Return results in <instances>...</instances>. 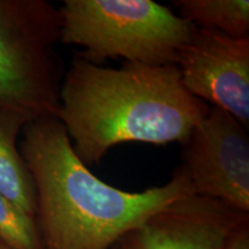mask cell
<instances>
[{
    "label": "cell",
    "mask_w": 249,
    "mask_h": 249,
    "mask_svg": "<svg viewBox=\"0 0 249 249\" xmlns=\"http://www.w3.org/2000/svg\"><path fill=\"white\" fill-rule=\"evenodd\" d=\"M0 249H11V248H9L7 245H5L2 241H0Z\"/></svg>",
    "instance_id": "7c38bea8"
},
{
    "label": "cell",
    "mask_w": 249,
    "mask_h": 249,
    "mask_svg": "<svg viewBox=\"0 0 249 249\" xmlns=\"http://www.w3.org/2000/svg\"><path fill=\"white\" fill-rule=\"evenodd\" d=\"M249 213L207 196L174 201L127 233L119 249H223Z\"/></svg>",
    "instance_id": "52a82bcc"
},
{
    "label": "cell",
    "mask_w": 249,
    "mask_h": 249,
    "mask_svg": "<svg viewBox=\"0 0 249 249\" xmlns=\"http://www.w3.org/2000/svg\"><path fill=\"white\" fill-rule=\"evenodd\" d=\"M185 88L249 126V37L196 28L178 64Z\"/></svg>",
    "instance_id": "8992f818"
},
{
    "label": "cell",
    "mask_w": 249,
    "mask_h": 249,
    "mask_svg": "<svg viewBox=\"0 0 249 249\" xmlns=\"http://www.w3.org/2000/svg\"><path fill=\"white\" fill-rule=\"evenodd\" d=\"M29 121L20 112L0 107V193L35 218V186L18 145V135Z\"/></svg>",
    "instance_id": "ba28073f"
},
{
    "label": "cell",
    "mask_w": 249,
    "mask_h": 249,
    "mask_svg": "<svg viewBox=\"0 0 249 249\" xmlns=\"http://www.w3.org/2000/svg\"><path fill=\"white\" fill-rule=\"evenodd\" d=\"M208 110L185 88L177 65L112 68L80 55L62 77L57 118L88 166L121 143L183 144Z\"/></svg>",
    "instance_id": "7a4b0ae2"
},
{
    "label": "cell",
    "mask_w": 249,
    "mask_h": 249,
    "mask_svg": "<svg viewBox=\"0 0 249 249\" xmlns=\"http://www.w3.org/2000/svg\"><path fill=\"white\" fill-rule=\"evenodd\" d=\"M179 17L196 28L234 38L249 37L248 0H174Z\"/></svg>",
    "instance_id": "9c48e42d"
},
{
    "label": "cell",
    "mask_w": 249,
    "mask_h": 249,
    "mask_svg": "<svg viewBox=\"0 0 249 249\" xmlns=\"http://www.w3.org/2000/svg\"><path fill=\"white\" fill-rule=\"evenodd\" d=\"M223 249H249V220L232 232Z\"/></svg>",
    "instance_id": "8fae6325"
},
{
    "label": "cell",
    "mask_w": 249,
    "mask_h": 249,
    "mask_svg": "<svg viewBox=\"0 0 249 249\" xmlns=\"http://www.w3.org/2000/svg\"><path fill=\"white\" fill-rule=\"evenodd\" d=\"M60 43L85 49L98 64L123 58L130 64H178L196 27L154 0H65L59 7Z\"/></svg>",
    "instance_id": "3957f363"
},
{
    "label": "cell",
    "mask_w": 249,
    "mask_h": 249,
    "mask_svg": "<svg viewBox=\"0 0 249 249\" xmlns=\"http://www.w3.org/2000/svg\"><path fill=\"white\" fill-rule=\"evenodd\" d=\"M0 241L11 249H43L35 218L0 193Z\"/></svg>",
    "instance_id": "30bf717a"
},
{
    "label": "cell",
    "mask_w": 249,
    "mask_h": 249,
    "mask_svg": "<svg viewBox=\"0 0 249 249\" xmlns=\"http://www.w3.org/2000/svg\"><path fill=\"white\" fill-rule=\"evenodd\" d=\"M182 145L181 167L194 194L249 213L248 128L226 111L209 107Z\"/></svg>",
    "instance_id": "5b68a950"
},
{
    "label": "cell",
    "mask_w": 249,
    "mask_h": 249,
    "mask_svg": "<svg viewBox=\"0 0 249 249\" xmlns=\"http://www.w3.org/2000/svg\"><path fill=\"white\" fill-rule=\"evenodd\" d=\"M61 18L48 0H0V107L30 120L59 110Z\"/></svg>",
    "instance_id": "277c9868"
},
{
    "label": "cell",
    "mask_w": 249,
    "mask_h": 249,
    "mask_svg": "<svg viewBox=\"0 0 249 249\" xmlns=\"http://www.w3.org/2000/svg\"><path fill=\"white\" fill-rule=\"evenodd\" d=\"M18 144L36 192L43 249H112L149 216L195 195L181 166L163 186L126 192L97 178L77 157L55 117L28 123Z\"/></svg>",
    "instance_id": "6da1fadb"
},
{
    "label": "cell",
    "mask_w": 249,
    "mask_h": 249,
    "mask_svg": "<svg viewBox=\"0 0 249 249\" xmlns=\"http://www.w3.org/2000/svg\"><path fill=\"white\" fill-rule=\"evenodd\" d=\"M112 249H119V248H118V246L116 245V246H114V247H113V248H112Z\"/></svg>",
    "instance_id": "4fadbf2b"
}]
</instances>
